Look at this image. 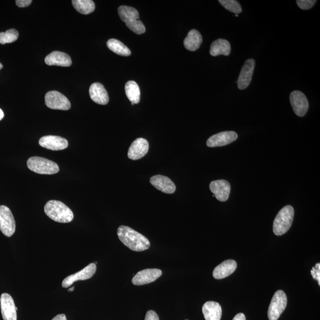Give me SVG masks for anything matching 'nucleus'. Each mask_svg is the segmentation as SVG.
I'll list each match as a JSON object with an SVG mask.
<instances>
[{
    "label": "nucleus",
    "instance_id": "obj_8",
    "mask_svg": "<svg viewBox=\"0 0 320 320\" xmlns=\"http://www.w3.org/2000/svg\"><path fill=\"white\" fill-rule=\"evenodd\" d=\"M45 101L48 108L52 109L68 110L71 108L69 100L58 91H49L45 95Z\"/></svg>",
    "mask_w": 320,
    "mask_h": 320
},
{
    "label": "nucleus",
    "instance_id": "obj_20",
    "mask_svg": "<svg viewBox=\"0 0 320 320\" xmlns=\"http://www.w3.org/2000/svg\"><path fill=\"white\" fill-rule=\"evenodd\" d=\"M45 62L50 66L70 67L72 64L71 57L66 53L59 51L51 53L46 57Z\"/></svg>",
    "mask_w": 320,
    "mask_h": 320
},
{
    "label": "nucleus",
    "instance_id": "obj_14",
    "mask_svg": "<svg viewBox=\"0 0 320 320\" xmlns=\"http://www.w3.org/2000/svg\"><path fill=\"white\" fill-rule=\"evenodd\" d=\"M39 144L46 149L52 151L63 150L68 146V142L66 138L54 135L42 137L39 141Z\"/></svg>",
    "mask_w": 320,
    "mask_h": 320
},
{
    "label": "nucleus",
    "instance_id": "obj_1",
    "mask_svg": "<svg viewBox=\"0 0 320 320\" xmlns=\"http://www.w3.org/2000/svg\"><path fill=\"white\" fill-rule=\"evenodd\" d=\"M117 233L121 242L132 251H143L150 248L149 240L130 227L121 226Z\"/></svg>",
    "mask_w": 320,
    "mask_h": 320
},
{
    "label": "nucleus",
    "instance_id": "obj_15",
    "mask_svg": "<svg viewBox=\"0 0 320 320\" xmlns=\"http://www.w3.org/2000/svg\"><path fill=\"white\" fill-rule=\"evenodd\" d=\"M255 67V61L253 59L247 60L242 68L239 75L237 85L239 90H245L250 85L252 78Z\"/></svg>",
    "mask_w": 320,
    "mask_h": 320
},
{
    "label": "nucleus",
    "instance_id": "obj_26",
    "mask_svg": "<svg viewBox=\"0 0 320 320\" xmlns=\"http://www.w3.org/2000/svg\"><path fill=\"white\" fill-rule=\"evenodd\" d=\"M107 46L110 51L117 55L128 56L131 54L130 49L119 40L110 39L107 42Z\"/></svg>",
    "mask_w": 320,
    "mask_h": 320
},
{
    "label": "nucleus",
    "instance_id": "obj_7",
    "mask_svg": "<svg viewBox=\"0 0 320 320\" xmlns=\"http://www.w3.org/2000/svg\"><path fill=\"white\" fill-rule=\"evenodd\" d=\"M0 230L4 235L10 237L16 231V223L12 212L6 206H0Z\"/></svg>",
    "mask_w": 320,
    "mask_h": 320
},
{
    "label": "nucleus",
    "instance_id": "obj_18",
    "mask_svg": "<svg viewBox=\"0 0 320 320\" xmlns=\"http://www.w3.org/2000/svg\"><path fill=\"white\" fill-rule=\"evenodd\" d=\"M151 184L160 191L172 194L176 191V187L170 178L162 175H157L150 178Z\"/></svg>",
    "mask_w": 320,
    "mask_h": 320
},
{
    "label": "nucleus",
    "instance_id": "obj_22",
    "mask_svg": "<svg viewBox=\"0 0 320 320\" xmlns=\"http://www.w3.org/2000/svg\"><path fill=\"white\" fill-rule=\"evenodd\" d=\"M203 312L206 320H220L222 318V308L218 303H206L203 307Z\"/></svg>",
    "mask_w": 320,
    "mask_h": 320
},
{
    "label": "nucleus",
    "instance_id": "obj_25",
    "mask_svg": "<svg viewBox=\"0 0 320 320\" xmlns=\"http://www.w3.org/2000/svg\"><path fill=\"white\" fill-rule=\"evenodd\" d=\"M125 93L132 105L138 104L140 101L141 92L139 87L137 83L133 81H129L126 83Z\"/></svg>",
    "mask_w": 320,
    "mask_h": 320
},
{
    "label": "nucleus",
    "instance_id": "obj_11",
    "mask_svg": "<svg viewBox=\"0 0 320 320\" xmlns=\"http://www.w3.org/2000/svg\"><path fill=\"white\" fill-rule=\"evenodd\" d=\"M2 317L4 320H17V308L9 293H4L0 298Z\"/></svg>",
    "mask_w": 320,
    "mask_h": 320
},
{
    "label": "nucleus",
    "instance_id": "obj_27",
    "mask_svg": "<svg viewBox=\"0 0 320 320\" xmlns=\"http://www.w3.org/2000/svg\"><path fill=\"white\" fill-rule=\"evenodd\" d=\"M72 5L78 12L83 14H89L95 10V4L91 0H73Z\"/></svg>",
    "mask_w": 320,
    "mask_h": 320
},
{
    "label": "nucleus",
    "instance_id": "obj_34",
    "mask_svg": "<svg viewBox=\"0 0 320 320\" xmlns=\"http://www.w3.org/2000/svg\"><path fill=\"white\" fill-rule=\"evenodd\" d=\"M52 320H67V319L66 315L64 314H62L57 315L56 316H55V317H53Z\"/></svg>",
    "mask_w": 320,
    "mask_h": 320
},
{
    "label": "nucleus",
    "instance_id": "obj_29",
    "mask_svg": "<svg viewBox=\"0 0 320 320\" xmlns=\"http://www.w3.org/2000/svg\"><path fill=\"white\" fill-rule=\"evenodd\" d=\"M219 3L225 9L231 12L238 14L242 12V8L239 3L235 0H219Z\"/></svg>",
    "mask_w": 320,
    "mask_h": 320
},
{
    "label": "nucleus",
    "instance_id": "obj_4",
    "mask_svg": "<svg viewBox=\"0 0 320 320\" xmlns=\"http://www.w3.org/2000/svg\"><path fill=\"white\" fill-rule=\"evenodd\" d=\"M294 213V209L291 205L286 206L282 209L274 220V234L282 235L288 232L292 226Z\"/></svg>",
    "mask_w": 320,
    "mask_h": 320
},
{
    "label": "nucleus",
    "instance_id": "obj_17",
    "mask_svg": "<svg viewBox=\"0 0 320 320\" xmlns=\"http://www.w3.org/2000/svg\"><path fill=\"white\" fill-rule=\"evenodd\" d=\"M211 191L213 193L217 199L221 202H225L229 197L231 191L230 183L225 180L213 181L209 185Z\"/></svg>",
    "mask_w": 320,
    "mask_h": 320
},
{
    "label": "nucleus",
    "instance_id": "obj_24",
    "mask_svg": "<svg viewBox=\"0 0 320 320\" xmlns=\"http://www.w3.org/2000/svg\"><path fill=\"white\" fill-rule=\"evenodd\" d=\"M231 52V45L227 40L219 39L213 42L211 45L210 54L213 56L220 55L228 56Z\"/></svg>",
    "mask_w": 320,
    "mask_h": 320
},
{
    "label": "nucleus",
    "instance_id": "obj_19",
    "mask_svg": "<svg viewBox=\"0 0 320 320\" xmlns=\"http://www.w3.org/2000/svg\"><path fill=\"white\" fill-rule=\"evenodd\" d=\"M89 94L91 100L98 105H106L109 103L108 93L101 83H93L90 87Z\"/></svg>",
    "mask_w": 320,
    "mask_h": 320
},
{
    "label": "nucleus",
    "instance_id": "obj_31",
    "mask_svg": "<svg viewBox=\"0 0 320 320\" xmlns=\"http://www.w3.org/2000/svg\"><path fill=\"white\" fill-rule=\"evenodd\" d=\"M311 273L312 277L317 280L318 285H320V264H316L314 268L311 270Z\"/></svg>",
    "mask_w": 320,
    "mask_h": 320
},
{
    "label": "nucleus",
    "instance_id": "obj_36",
    "mask_svg": "<svg viewBox=\"0 0 320 320\" xmlns=\"http://www.w3.org/2000/svg\"><path fill=\"white\" fill-rule=\"evenodd\" d=\"M4 116H5V114H4L3 110L0 109V121L3 119Z\"/></svg>",
    "mask_w": 320,
    "mask_h": 320
},
{
    "label": "nucleus",
    "instance_id": "obj_33",
    "mask_svg": "<svg viewBox=\"0 0 320 320\" xmlns=\"http://www.w3.org/2000/svg\"><path fill=\"white\" fill-rule=\"evenodd\" d=\"M32 3V0H17L16 1V5L19 7H28Z\"/></svg>",
    "mask_w": 320,
    "mask_h": 320
},
{
    "label": "nucleus",
    "instance_id": "obj_28",
    "mask_svg": "<svg viewBox=\"0 0 320 320\" xmlns=\"http://www.w3.org/2000/svg\"><path fill=\"white\" fill-rule=\"evenodd\" d=\"M18 37V32L16 29H11L7 30L6 32L0 33V44L5 45L11 44L17 41Z\"/></svg>",
    "mask_w": 320,
    "mask_h": 320
},
{
    "label": "nucleus",
    "instance_id": "obj_9",
    "mask_svg": "<svg viewBox=\"0 0 320 320\" xmlns=\"http://www.w3.org/2000/svg\"><path fill=\"white\" fill-rule=\"evenodd\" d=\"M97 269L96 265L95 264H90L87 266L79 272L72 274L70 276H68L65 278L63 281L62 286L64 288H67L70 287L75 282L78 281H85L90 279L96 273Z\"/></svg>",
    "mask_w": 320,
    "mask_h": 320
},
{
    "label": "nucleus",
    "instance_id": "obj_5",
    "mask_svg": "<svg viewBox=\"0 0 320 320\" xmlns=\"http://www.w3.org/2000/svg\"><path fill=\"white\" fill-rule=\"evenodd\" d=\"M27 165L29 170L37 174H54L58 172L59 168L55 162L40 157L29 158Z\"/></svg>",
    "mask_w": 320,
    "mask_h": 320
},
{
    "label": "nucleus",
    "instance_id": "obj_3",
    "mask_svg": "<svg viewBox=\"0 0 320 320\" xmlns=\"http://www.w3.org/2000/svg\"><path fill=\"white\" fill-rule=\"evenodd\" d=\"M121 20L133 32L137 35H142L146 32V28L143 23L139 20V13L131 7L121 6L118 9Z\"/></svg>",
    "mask_w": 320,
    "mask_h": 320
},
{
    "label": "nucleus",
    "instance_id": "obj_35",
    "mask_svg": "<svg viewBox=\"0 0 320 320\" xmlns=\"http://www.w3.org/2000/svg\"><path fill=\"white\" fill-rule=\"evenodd\" d=\"M232 320H246V316L243 313H239L236 315Z\"/></svg>",
    "mask_w": 320,
    "mask_h": 320
},
{
    "label": "nucleus",
    "instance_id": "obj_32",
    "mask_svg": "<svg viewBox=\"0 0 320 320\" xmlns=\"http://www.w3.org/2000/svg\"><path fill=\"white\" fill-rule=\"evenodd\" d=\"M145 320H159L158 315L154 311L150 310L147 312Z\"/></svg>",
    "mask_w": 320,
    "mask_h": 320
},
{
    "label": "nucleus",
    "instance_id": "obj_23",
    "mask_svg": "<svg viewBox=\"0 0 320 320\" xmlns=\"http://www.w3.org/2000/svg\"><path fill=\"white\" fill-rule=\"evenodd\" d=\"M203 43V37L195 29L190 30L184 40V46L190 51L197 50Z\"/></svg>",
    "mask_w": 320,
    "mask_h": 320
},
{
    "label": "nucleus",
    "instance_id": "obj_2",
    "mask_svg": "<svg viewBox=\"0 0 320 320\" xmlns=\"http://www.w3.org/2000/svg\"><path fill=\"white\" fill-rule=\"evenodd\" d=\"M44 211L49 218L57 223H68L74 219V213L62 202L52 200L45 205Z\"/></svg>",
    "mask_w": 320,
    "mask_h": 320
},
{
    "label": "nucleus",
    "instance_id": "obj_30",
    "mask_svg": "<svg viewBox=\"0 0 320 320\" xmlns=\"http://www.w3.org/2000/svg\"><path fill=\"white\" fill-rule=\"evenodd\" d=\"M317 1L313 0H298L296 1L297 5L301 9L304 10H309L312 8Z\"/></svg>",
    "mask_w": 320,
    "mask_h": 320
},
{
    "label": "nucleus",
    "instance_id": "obj_39",
    "mask_svg": "<svg viewBox=\"0 0 320 320\" xmlns=\"http://www.w3.org/2000/svg\"><path fill=\"white\" fill-rule=\"evenodd\" d=\"M235 16H236V17H238V14H235Z\"/></svg>",
    "mask_w": 320,
    "mask_h": 320
},
{
    "label": "nucleus",
    "instance_id": "obj_38",
    "mask_svg": "<svg viewBox=\"0 0 320 320\" xmlns=\"http://www.w3.org/2000/svg\"><path fill=\"white\" fill-rule=\"evenodd\" d=\"M3 68V65L1 63H0V70H1Z\"/></svg>",
    "mask_w": 320,
    "mask_h": 320
},
{
    "label": "nucleus",
    "instance_id": "obj_6",
    "mask_svg": "<svg viewBox=\"0 0 320 320\" xmlns=\"http://www.w3.org/2000/svg\"><path fill=\"white\" fill-rule=\"evenodd\" d=\"M287 305V297L282 290L277 291L274 294L270 304L268 315L269 320H277L285 311Z\"/></svg>",
    "mask_w": 320,
    "mask_h": 320
},
{
    "label": "nucleus",
    "instance_id": "obj_13",
    "mask_svg": "<svg viewBox=\"0 0 320 320\" xmlns=\"http://www.w3.org/2000/svg\"><path fill=\"white\" fill-rule=\"evenodd\" d=\"M237 138V133L234 131H225L211 136L208 139L207 145L209 147H222L233 143Z\"/></svg>",
    "mask_w": 320,
    "mask_h": 320
},
{
    "label": "nucleus",
    "instance_id": "obj_10",
    "mask_svg": "<svg viewBox=\"0 0 320 320\" xmlns=\"http://www.w3.org/2000/svg\"><path fill=\"white\" fill-rule=\"evenodd\" d=\"M290 102L293 112L297 116L303 117L307 113L309 104L307 98L300 91H294L290 94Z\"/></svg>",
    "mask_w": 320,
    "mask_h": 320
},
{
    "label": "nucleus",
    "instance_id": "obj_40",
    "mask_svg": "<svg viewBox=\"0 0 320 320\" xmlns=\"http://www.w3.org/2000/svg\"><path fill=\"white\" fill-rule=\"evenodd\" d=\"M186 320H188V319H186Z\"/></svg>",
    "mask_w": 320,
    "mask_h": 320
},
{
    "label": "nucleus",
    "instance_id": "obj_37",
    "mask_svg": "<svg viewBox=\"0 0 320 320\" xmlns=\"http://www.w3.org/2000/svg\"><path fill=\"white\" fill-rule=\"evenodd\" d=\"M74 290V287H72L68 289V291H73Z\"/></svg>",
    "mask_w": 320,
    "mask_h": 320
},
{
    "label": "nucleus",
    "instance_id": "obj_12",
    "mask_svg": "<svg viewBox=\"0 0 320 320\" xmlns=\"http://www.w3.org/2000/svg\"><path fill=\"white\" fill-rule=\"evenodd\" d=\"M162 275V270L158 269H144L136 274L132 278V283L136 286L150 284L157 280Z\"/></svg>",
    "mask_w": 320,
    "mask_h": 320
},
{
    "label": "nucleus",
    "instance_id": "obj_16",
    "mask_svg": "<svg viewBox=\"0 0 320 320\" xmlns=\"http://www.w3.org/2000/svg\"><path fill=\"white\" fill-rule=\"evenodd\" d=\"M149 150V143L143 138H137L129 148L128 156L129 159L137 160L144 157Z\"/></svg>",
    "mask_w": 320,
    "mask_h": 320
},
{
    "label": "nucleus",
    "instance_id": "obj_21",
    "mask_svg": "<svg viewBox=\"0 0 320 320\" xmlns=\"http://www.w3.org/2000/svg\"><path fill=\"white\" fill-rule=\"evenodd\" d=\"M237 266V262L234 260L225 261L213 270V276L216 279H224L234 273Z\"/></svg>",
    "mask_w": 320,
    "mask_h": 320
}]
</instances>
